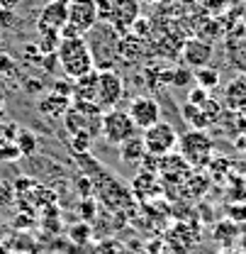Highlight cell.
<instances>
[{
	"label": "cell",
	"mask_w": 246,
	"mask_h": 254,
	"mask_svg": "<svg viewBox=\"0 0 246 254\" xmlns=\"http://www.w3.org/2000/svg\"><path fill=\"white\" fill-rule=\"evenodd\" d=\"M0 71H7V73L15 71V66H12V62H10V57H0Z\"/></svg>",
	"instance_id": "obj_32"
},
{
	"label": "cell",
	"mask_w": 246,
	"mask_h": 254,
	"mask_svg": "<svg viewBox=\"0 0 246 254\" xmlns=\"http://www.w3.org/2000/svg\"><path fill=\"white\" fill-rule=\"evenodd\" d=\"M68 105H71V98L59 93H49L39 100V113H44L47 118H63Z\"/></svg>",
	"instance_id": "obj_17"
},
{
	"label": "cell",
	"mask_w": 246,
	"mask_h": 254,
	"mask_svg": "<svg viewBox=\"0 0 246 254\" xmlns=\"http://www.w3.org/2000/svg\"><path fill=\"white\" fill-rule=\"evenodd\" d=\"M127 113H129L132 123L137 125V129H147V127L156 125L161 120V105H158V100H156L154 95H149V93L134 95Z\"/></svg>",
	"instance_id": "obj_9"
},
{
	"label": "cell",
	"mask_w": 246,
	"mask_h": 254,
	"mask_svg": "<svg viewBox=\"0 0 246 254\" xmlns=\"http://www.w3.org/2000/svg\"><path fill=\"white\" fill-rule=\"evenodd\" d=\"M15 10H0V27H5V30H10V27H15Z\"/></svg>",
	"instance_id": "obj_29"
},
{
	"label": "cell",
	"mask_w": 246,
	"mask_h": 254,
	"mask_svg": "<svg viewBox=\"0 0 246 254\" xmlns=\"http://www.w3.org/2000/svg\"><path fill=\"white\" fill-rule=\"evenodd\" d=\"M20 2H22V0H0V7H2V10H15Z\"/></svg>",
	"instance_id": "obj_33"
},
{
	"label": "cell",
	"mask_w": 246,
	"mask_h": 254,
	"mask_svg": "<svg viewBox=\"0 0 246 254\" xmlns=\"http://www.w3.org/2000/svg\"><path fill=\"white\" fill-rule=\"evenodd\" d=\"M66 2L68 0H49L37 20V30L39 34L44 32H61V27L66 25Z\"/></svg>",
	"instance_id": "obj_11"
},
{
	"label": "cell",
	"mask_w": 246,
	"mask_h": 254,
	"mask_svg": "<svg viewBox=\"0 0 246 254\" xmlns=\"http://www.w3.org/2000/svg\"><path fill=\"white\" fill-rule=\"evenodd\" d=\"M124 98V78L117 71H98V88H95V105L105 113L110 108H120Z\"/></svg>",
	"instance_id": "obj_7"
},
{
	"label": "cell",
	"mask_w": 246,
	"mask_h": 254,
	"mask_svg": "<svg viewBox=\"0 0 246 254\" xmlns=\"http://www.w3.org/2000/svg\"><path fill=\"white\" fill-rule=\"evenodd\" d=\"M71 240H73L76 245H86V242L91 240V227H88V225H73V227H71Z\"/></svg>",
	"instance_id": "obj_25"
},
{
	"label": "cell",
	"mask_w": 246,
	"mask_h": 254,
	"mask_svg": "<svg viewBox=\"0 0 246 254\" xmlns=\"http://www.w3.org/2000/svg\"><path fill=\"white\" fill-rule=\"evenodd\" d=\"M100 134H102V139H105V142H110V144L120 147L122 142L132 139V137H137V134H139V129H137L134 123H132V118H129V113H127V110H122V108H110V110H105V113H102Z\"/></svg>",
	"instance_id": "obj_5"
},
{
	"label": "cell",
	"mask_w": 246,
	"mask_h": 254,
	"mask_svg": "<svg viewBox=\"0 0 246 254\" xmlns=\"http://www.w3.org/2000/svg\"><path fill=\"white\" fill-rule=\"evenodd\" d=\"M207 98H210V91L195 86V88H190V93H188V100H185V103H190V105H202Z\"/></svg>",
	"instance_id": "obj_27"
},
{
	"label": "cell",
	"mask_w": 246,
	"mask_h": 254,
	"mask_svg": "<svg viewBox=\"0 0 246 254\" xmlns=\"http://www.w3.org/2000/svg\"><path fill=\"white\" fill-rule=\"evenodd\" d=\"M95 88H98V71H93L88 76H81L73 81V91H71V100H86V103H95Z\"/></svg>",
	"instance_id": "obj_16"
},
{
	"label": "cell",
	"mask_w": 246,
	"mask_h": 254,
	"mask_svg": "<svg viewBox=\"0 0 246 254\" xmlns=\"http://www.w3.org/2000/svg\"><path fill=\"white\" fill-rule=\"evenodd\" d=\"M93 144V137L88 134H71V149L76 152V154H88V149H91Z\"/></svg>",
	"instance_id": "obj_24"
},
{
	"label": "cell",
	"mask_w": 246,
	"mask_h": 254,
	"mask_svg": "<svg viewBox=\"0 0 246 254\" xmlns=\"http://www.w3.org/2000/svg\"><path fill=\"white\" fill-rule=\"evenodd\" d=\"M147 37H137V34H122L120 37V57L124 62H139L147 52H144Z\"/></svg>",
	"instance_id": "obj_15"
},
{
	"label": "cell",
	"mask_w": 246,
	"mask_h": 254,
	"mask_svg": "<svg viewBox=\"0 0 246 254\" xmlns=\"http://www.w3.org/2000/svg\"><path fill=\"white\" fill-rule=\"evenodd\" d=\"M95 254H122V250H120L115 242H110V245H102V247H100Z\"/></svg>",
	"instance_id": "obj_31"
},
{
	"label": "cell",
	"mask_w": 246,
	"mask_h": 254,
	"mask_svg": "<svg viewBox=\"0 0 246 254\" xmlns=\"http://www.w3.org/2000/svg\"><path fill=\"white\" fill-rule=\"evenodd\" d=\"M15 144H17V149H20V157H32V154L37 152V137H34L32 132H27V129H25V132L20 129Z\"/></svg>",
	"instance_id": "obj_21"
},
{
	"label": "cell",
	"mask_w": 246,
	"mask_h": 254,
	"mask_svg": "<svg viewBox=\"0 0 246 254\" xmlns=\"http://www.w3.org/2000/svg\"><path fill=\"white\" fill-rule=\"evenodd\" d=\"M83 37H86L88 49L93 54L95 71H112L115 59H120V37L122 34L115 30L110 22H98Z\"/></svg>",
	"instance_id": "obj_1"
},
{
	"label": "cell",
	"mask_w": 246,
	"mask_h": 254,
	"mask_svg": "<svg viewBox=\"0 0 246 254\" xmlns=\"http://www.w3.org/2000/svg\"><path fill=\"white\" fill-rule=\"evenodd\" d=\"M54 57H56V62L61 66V71L71 78V81H76V78H81V76H88V73L95 71L93 54H91V49H88L86 37L61 39Z\"/></svg>",
	"instance_id": "obj_2"
},
{
	"label": "cell",
	"mask_w": 246,
	"mask_h": 254,
	"mask_svg": "<svg viewBox=\"0 0 246 254\" xmlns=\"http://www.w3.org/2000/svg\"><path fill=\"white\" fill-rule=\"evenodd\" d=\"M100 123H102V110L95 103L86 100H71L68 110L63 113V129L71 134H88V137H100Z\"/></svg>",
	"instance_id": "obj_3"
},
{
	"label": "cell",
	"mask_w": 246,
	"mask_h": 254,
	"mask_svg": "<svg viewBox=\"0 0 246 254\" xmlns=\"http://www.w3.org/2000/svg\"><path fill=\"white\" fill-rule=\"evenodd\" d=\"M193 81V71L185 66V68H171V76H168V86H176V88H185L188 83Z\"/></svg>",
	"instance_id": "obj_22"
},
{
	"label": "cell",
	"mask_w": 246,
	"mask_h": 254,
	"mask_svg": "<svg viewBox=\"0 0 246 254\" xmlns=\"http://www.w3.org/2000/svg\"><path fill=\"white\" fill-rule=\"evenodd\" d=\"M200 110H202V115H205V120L212 125L219 120V115H222V103H217L215 98H207L202 105H200Z\"/></svg>",
	"instance_id": "obj_23"
},
{
	"label": "cell",
	"mask_w": 246,
	"mask_h": 254,
	"mask_svg": "<svg viewBox=\"0 0 246 254\" xmlns=\"http://www.w3.org/2000/svg\"><path fill=\"white\" fill-rule=\"evenodd\" d=\"M66 25L73 27L78 34H86L98 25L95 0H68L66 2Z\"/></svg>",
	"instance_id": "obj_8"
},
{
	"label": "cell",
	"mask_w": 246,
	"mask_h": 254,
	"mask_svg": "<svg viewBox=\"0 0 246 254\" xmlns=\"http://www.w3.org/2000/svg\"><path fill=\"white\" fill-rule=\"evenodd\" d=\"M212 59V44L205 39H188L183 44V64L188 68H202Z\"/></svg>",
	"instance_id": "obj_12"
},
{
	"label": "cell",
	"mask_w": 246,
	"mask_h": 254,
	"mask_svg": "<svg viewBox=\"0 0 246 254\" xmlns=\"http://www.w3.org/2000/svg\"><path fill=\"white\" fill-rule=\"evenodd\" d=\"M232 64H234L242 73H246V49H239L237 54H232Z\"/></svg>",
	"instance_id": "obj_30"
},
{
	"label": "cell",
	"mask_w": 246,
	"mask_h": 254,
	"mask_svg": "<svg viewBox=\"0 0 246 254\" xmlns=\"http://www.w3.org/2000/svg\"><path fill=\"white\" fill-rule=\"evenodd\" d=\"M132 190L134 195L139 198H151L161 190V184H158V174L154 171H147V169H139V174L132 179Z\"/></svg>",
	"instance_id": "obj_14"
},
{
	"label": "cell",
	"mask_w": 246,
	"mask_h": 254,
	"mask_svg": "<svg viewBox=\"0 0 246 254\" xmlns=\"http://www.w3.org/2000/svg\"><path fill=\"white\" fill-rule=\"evenodd\" d=\"M193 78L197 81V86L200 88H205V91H212L219 86V71L212 68V66H202V68H195L193 71Z\"/></svg>",
	"instance_id": "obj_20"
},
{
	"label": "cell",
	"mask_w": 246,
	"mask_h": 254,
	"mask_svg": "<svg viewBox=\"0 0 246 254\" xmlns=\"http://www.w3.org/2000/svg\"><path fill=\"white\" fill-rule=\"evenodd\" d=\"M178 132L176 127L166 120H158L156 125L147 127L144 134H142V142H144V149L147 154H154V157H166L171 154L176 147H178Z\"/></svg>",
	"instance_id": "obj_6"
},
{
	"label": "cell",
	"mask_w": 246,
	"mask_h": 254,
	"mask_svg": "<svg viewBox=\"0 0 246 254\" xmlns=\"http://www.w3.org/2000/svg\"><path fill=\"white\" fill-rule=\"evenodd\" d=\"M144 154H147V149H144V142H142L139 134L120 144V157H122L124 164H142Z\"/></svg>",
	"instance_id": "obj_18"
},
{
	"label": "cell",
	"mask_w": 246,
	"mask_h": 254,
	"mask_svg": "<svg viewBox=\"0 0 246 254\" xmlns=\"http://www.w3.org/2000/svg\"><path fill=\"white\" fill-rule=\"evenodd\" d=\"M227 213H229V220H234V222L246 220V205H229Z\"/></svg>",
	"instance_id": "obj_28"
},
{
	"label": "cell",
	"mask_w": 246,
	"mask_h": 254,
	"mask_svg": "<svg viewBox=\"0 0 246 254\" xmlns=\"http://www.w3.org/2000/svg\"><path fill=\"white\" fill-rule=\"evenodd\" d=\"M224 105L232 113H244L246 110V73L234 76L227 88H224Z\"/></svg>",
	"instance_id": "obj_13"
},
{
	"label": "cell",
	"mask_w": 246,
	"mask_h": 254,
	"mask_svg": "<svg viewBox=\"0 0 246 254\" xmlns=\"http://www.w3.org/2000/svg\"><path fill=\"white\" fill-rule=\"evenodd\" d=\"M215 142L205 129H188L185 134L178 137V154L183 157L188 166H205L212 161Z\"/></svg>",
	"instance_id": "obj_4"
},
{
	"label": "cell",
	"mask_w": 246,
	"mask_h": 254,
	"mask_svg": "<svg viewBox=\"0 0 246 254\" xmlns=\"http://www.w3.org/2000/svg\"><path fill=\"white\" fill-rule=\"evenodd\" d=\"M95 10H98V22H110L112 0H95Z\"/></svg>",
	"instance_id": "obj_26"
},
{
	"label": "cell",
	"mask_w": 246,
	"mask_h": 254,
	"mask_svg": "<svg viewBox=\"0 0 246 254\" xmlns=\"http://www.w3.org/2000/svg\"><path fill=\"white\" fill-rule=\"evenodd\" d=\"M137 20H139V0H112L110 25L120 34H127Z\"/></svg>",
	"instance_id": "obj_10"
},
{
	"label": "cell",
	"mask_w": 246,
	"mask_h": 254,
	"mask_svg": "<svg viewBox=\"0 0 246 254\" xmlns=\"http://www.w3.org/2000/svg\"><path fill=\"white\" fill-rule=\"evenodd\" d=\"M181 115H183V120L190 125V129H207L210 123L205 120V115H202V110H200V105H190V103H183L181 105Z\"/></svg>",
	"instance_id": "obj_19"
}]
</instances>
